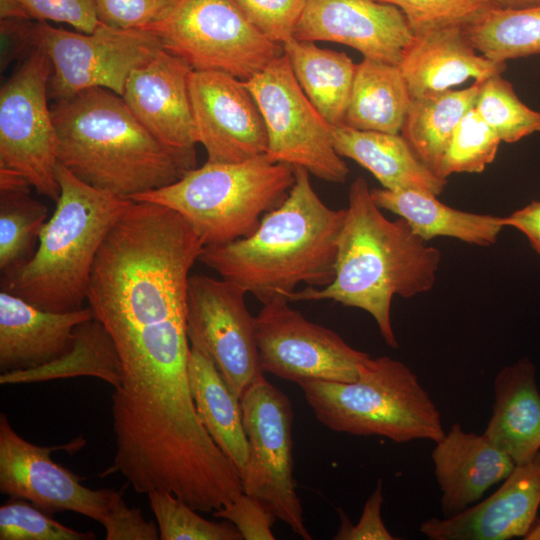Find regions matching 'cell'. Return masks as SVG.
<instances>
[{
    "label": "cell",
    "instance_id": "cell-1",
    "mask_svg": "<svg viewBox=\"0 0 540 540\" xmlns=\"http://www.w3.org/2000/svg\"><path fill=\"white\" fill-rule=\"evenodd\" d=\"M345 209L333 281L325 287L296 290L288 300L329 299L364 310L376 321L385 343L398 348L391 322L393 297L410 298L431 290L441 252L403 218L388 219L363 177L351 183Z\"/></svg>",
    "mask_w": 540,
    "mask_h": 540
},
{
    "label": "cell",
    "instance_id": "cell-2",
    "mask_svg": "<svg viewBox=\"0 0 540 540\" xmlns=\"http://www.w3.org/2000/svg\"><path fill=\"white\" fill-rule=\"evenodd\" d=\"M309 175L305 168H295L288 195L251 235L204 246L199 261L262 304L277 296L288 299L299 284H330L346 209L327 206Z\"/></svg>",
    "mask_w": 540,
    "mask_h": 540
},
{
    "label": "cell",
    "instance_id": "cell-3",
    "mask_svg": "<svg viewBox=\"0 0 540 540\" xmlns=\"http://www.w3.org/2000/svg\"><path fill=\"white\" fill-rule=\"evenodd\" d=\"M51 112L59 163L96 189L132 200L196 168V152L159 141L111 90H83L54 101Z\"/></svg>",
    "mask_w": 540,
    "mask_h": 540
},
{
    "label": "cell",
    "instance_id": "cell-4",
    "mask_svg": "<svg viewBox=\"0 0 540 540\" xmlns=\"http://www.w3.org/2000/svg\"><path fill=\"white\" fill-rule=\"evenodd\" d=\"M60 196L41 230L34 255L1 275L2 291L46 311L83 308L92 267L110 229L132 202L96 189L60 163Z\"/></svg>",
    "mask_w": 540,
    "mask_h": 540
},
{
    "label": "cell",
    "instance_id": "cell-5",
    "mask_svg": "<svg viewBox=\"0 0 540 540\" xmlns=\"http://www.w3.org/2000/svg\"><path fill=\"white\" fill-rule=\"evenodd\" d=\"M299 386L315 418L335 432L377 435L396 443H436L446 433L437 406L416 374L388 356H369L355 381L315 380Z\"/></svg>",
    "mask_w": 540,
    "mask_h": 540
},
{
    "label": "cell",
    "instance_id": "cell-6",
    "mask_svg": "<svg viewBox=\"0 0 540 540\" xmlns=\"http://www.w3.org/2000/svg\"><path fill=\"white\" fill-rule=\"evenodd\" d=\"M295 181V168L266 154L237 163L206 162L166 187L134 197L179 213L204 246L251 235L280 205Z\"/></svg>",
    "mask_w": 540,
    "mask_h": 540
},
{
    "label": "cell",
    "instance_id": "cell-7",
    "mask_svg": "<svg viewBox=\"0 0 540 540\" xmlns=\"http://www.w3.org/2000/svg\"><path fill=\"white\" fill-rule=\"evenodd\" d=\"M145 30L195 71H218L247 81L284 53L262 35L233 0H176Z\"/></svg>",
    "mask_w": 540,
    "mask_h": 540
},
{
    "label": "cell",
    "instance_id": "cell-8",
    "mask_svg": "<svg viewBox=\"0 0 540 540\" xmlns=\"http://www.w3.org/2000/svg\"><path fill=\"white\" fill-rule=\"evenodd\" d=\"M264 119L273 161L333 183H344L349 169L333 145V126L300 87L285 53L244 81Z\"/></svg>",
    "mask_w": 540,
    "mask_h": 540
},
{
    "label": "cell",
    "instance_id": "cell-9",
    "mask_svg": "<svg viewBox=\"0 0 540 540\" xmlns=\"http://www.w3.org/2000/svg\"><path fill=\"white\" fill-rule=\"evenodd\" d=\"M32 42L51 62L48 95L54 101L90 88L122 96L132 70L162 49L159 37L149 30L119 29L101 22L91 33H78L37 21L32 24Z\"/></svg>",
    "mask_w": 540,
    "mask_h": 540
},
{
    "label": "cell",
    "instance_id": "cell-10",
    "mask_svg": "<svg viewBox=\"0 0 540 540\" xmlns=\"http://www.w3.org/2000/svg\"><path fill=\"white\" fill-rule=\"evenodd\" d=\"M48 56L33 48L0 90V169L21 175L39 194L57 202L58 139L48 85Z\"/></svg>",
    "mask_w": 540,
    "mask_h": 540
},
{
    "label": "cell",
    "instance_id": "cell-11",
    "mask_svg": "<svg viewBox=\"0 0 540 540\" xmlns=\"http://www.w3.org/2000/svg\"><path fill=\"white\" fill-rule=\"evenodd\" d=\"M240 400L249 447L241 474L243 492L261 501L298 536L311 540L293 477L290 399L263 377Z\"/></svg>",
    "mask_w": 540,
    "mask_h": 540
},
{
    "label": "cell",
    "instance_id": "cell-12",
    "mask_svg": "<svg viewBox=\"0 0 540 540\" xmlns=\"http://www.w3.org/2000/svg\"><path fill=\"white\" fill-rule=\"evenodd\" d=\"M254 325L263 372L298 385L355 381L360 364L370 356L333 330L306 319L282 296L263 304Z\"/></svg>",
    "mask_w": 540,
    "mask_h": 540
},
{
    "label": "cell",
    "instance_id": "cell-13",
    "mask_svg": "<svg viewBox=\"0 0 540 540\" xmlns=\"http://www.w3.org/2000/svg\"><path fill=\"white\" fill-rule=\"evenodd\" d=\"M246 294L243 288L223 278L192 275L188 280V341L208 355L239 398L264 377Z\"/></svg>",
    "mask_w": 540,
    "mask_h": 540
},
{
    "label": "cell",
    "instance_id": "cell-14",
    "mask_svg": "<svg viewBox=\"0 0 540 540\" xmlns=\"http://www.w3.org/2000/svg\"><path fill=\"white\" fill-rule=\"evenodd\" d=\"M86 441L78 437L58 446H39L21 437L0 415V491L11 498L24 499L53 514L71 511L102 523L119 491L91 489L82 478L54 462L57 450L77 451Z\"/></svg>",
    "mask_w": 540,
    "mask_h": 540
},
{
    "label": "cell",
    "instance_id": "cell-15",
    "mask_svg": "<svg viewBox=\"0 0 540 540\" xmlns=\"http://www.w3.org/2000/svg\"><path fill=\"white\" fill-rule=\"evenodd\" d=\"M189 95L197 140L208 162L237 163L266 154L264 119L243 80L192 70Z\"/></svg>",
    "mask_w": 540,
    "mask_h": 540
},
{
    "label": "cell",
    "instance_id": "cell-16",
    "mask_svg": "<svg viewBox=\"0 0 540 540\" xmlns=\"http://www.w3.org/2000/svg\"><path fill=\"white\" fill-rule=\"evenodd\" d=\"M294 37L352 47L364 58L400 65L415 35L403 12L377 0H307Z\"/></svg>",
    "mask_w": 540,
    "mask_h": 540
},
{
    "label": "cell",
    "instance_id": "cell-17",
    "mask_svg": "<svg viewBox=\"0 0 540 540\" xmlns=\"http://www.w3.org/2000/svg\"><path fill=\"white\" fill-rule=\"evenodd\" d=\"M540 507V452L516 464L501 486L483 501L444 518L423 521L430 540H508L524 537Z\"/></svg>",
    "mask_w": 540,
    "mask_h": 540
},
{
    "label": "cell",
    "instance_id": "cell-18",
    "mask_svg": "<svg viewBox=\"0 0 540 540\" xmlns=\"http://www.w3.org/2000/svg\"><path fill=\"white\" fill-rule=\"evenodd\" d=\"M191 67L163 48L129 74L122 98L139 122L165 145L196 152L192 114Z\"/></svg>",
    "mask_w": 540,
    "mask_h": 540
},
{
    "label": "cell",
    "instance_id": "cell-19",
    "mask_svg": "<svg viewBox=\"0 0 540 540\" xmlns=\"http://www.w3.org/2000/svg\"><path fill=\"white\" fill-rule=\"evenodd\" d=\"M431 459L444 517L478 502L489 488L503 482L516 465L483 433L467 432L459 423H454L435 443Z\"/></svg>",
    "mask_w": 540,
    "mask_h": 540
},
{
    "label": "cell",
    "instance_id": "cell-20",
    "mask_svg": "<svg viewBox=\"0 0 540 540\" xmlns=\"http://www.w3.org/2000/svg\"><path fill=\"white\" fill-rule=\"evenodd\" d=\"M91 308L42 310L0 291V371H24L51 363L71 347L74 328L93 318Z\"/></svg>",
    "mask_w": 540,
    "mask_h": 540
},
{
    "label": "cell",
    "instance_id": "cell-21",
    "mask_svg": "<svg viewBox=\"0 0 540 540\" xmlns=\"http://www.w3.org/2000/svg\"><path fill=\"white\" fill-rule=\"evenodd\" d=\"M399 67L411 97H418L449 90L469 78L482 82L501 75L506 62L477 54L462 26H448L416 35Z\"/></svg>",
    "mask_w": 540,
    "mask_h": 540
},
{
    "label": "cell",
    "instance_id": "cell-22",
    "mask_svg": "<svg viewBox=\"0 0 540 540\" xmlns=\"http://www.w3.org/2000/svg\"><path fill=\"white\" fill-rule=\"evenodd\" d=\"M492 414L485 437L505 452L515 464L540 452V393L536 366L520 358L503 367L493 382Z\"/></svg>",
    "mask_w": 540,
    "mask_h": 540
},
{
    "label": "cell",
    "instance_id": "cell-23",
    "mask_svg": "<svg viewBox=\"0 0 540 540\" xmlns=\"http://www.w3.org/2000/svg\"><path fill=\"white\" fill-rule=\"evenodd\" d=\"M333 145L367 169L389 190L416 189L439 195L447 179L430 170L412 151L399 133L358 130L346 125L333 126Z\"/></svg>",
    "mask_w": 540,
    "mask_h": 540
},
{
    "label": "cell",
    "instance_id": "cell-24",
    "mask_svg": "<svg viewBox=\"0 0 540 540\" xmlns=\"http://www.w3.org/2000/svg\"><path fill=\"white\" fill-rule=\"evenodd\" d=\"M373 201L410 225L425 241L435 237H451L481 247L496 243L505 227L503 217L478 214L452 208L437 195L416 189H371Z\"/></svg>",
    "mask_w": 540,
    "mask_h": 540
},
{
    "label": "cell",
    "instance_id": "cell-25",
    "mask_svg": "<svg viewBox=\"0 0 540 540\" xmlns=\"http://www.w3.org/2000/svg\"><path fill=\"white\" fill-rule=\"evenodd\" d=\"M188 379L201 423L241 476L248 461L249 447L240 398L230 389L208 355L191 345Z\"/></svg>",
    "mask_w": 540,
    "mask_h": 540
},
{
    "label": "cell",
    "instance_id": "cell-26",
    "mask_svg": "<svg viewBox=\"0 0 540 540\" xmlns=\"http://www.w3.org/2000/svg\"><path fill=\"white\" fill-rule=\"evenodd\" d=\"M410 101L411 95L398 65L363 58L356 64L343 125L397 134Z\"/></svg>",
    "mask_w": 540,
    "mask_h": 540
},
{
    "label": "cell",
    "instance_id": "cell-27",
    "mask_svg": "<svg viewBox=\"0 0 540 540\" xmlns=\"http://www.w3.org/2000/svg\"><path fill=\"white\" fill-rule=\"evenodd\" d=\"M282 47L311 103L332 126L343 125L356 64L347 54L320 48L313 41L293 37Z\"/></svg>",
    "mask_w": 540,
    "mask_h": 540
},
{
    "label": "cell",
    "instance_id": "cell-28",
    "mask_svg": "<svg viewBox=\"0 0 540 540\" xmlns=\"http://www.w3.org/2000/svg\"><path fill=\"white\" fill-rule=\"evenodd\" d=\"M478 92L479 82L475 81L465 89L411 97L401 135L420 161L438 176L452 135L474 107Z\"/></svg>",
    "mask_w": 540,
    "mask_h": 540
},
{
    "label": "cell",
    "instance_id": "cell-29",
    "mask_svg": "<svg viewBox=\"0 0 540 540\" xmlns=\"http://www.w3.org/2000/svg\"><path fill=\"white\" fill-rule=\"evenodd\" d=\"M91 376L116 388L121 381V362L116 344L107 328L95 317L79 323L70 349L46 365L1 373L0 384H18Z\"/></svg>",
    "mask_w": 540,
    "mask_h": 540
},
{
    "label": "cell",
    "instance_id": "cell-30",
    "mask_svg": "<svg viewBox=\"0 0 540 540\" xmlns=\"http://www.w3.org/2000/svg\"><path fill=\"white\" fill-rule=\"evenodd\" d=\"M463 31L478 52L494 61L540 54V6L489 8Z\"/></svg>",
    "mask_w": 540,
    "mask_h": 540
},
{
    "label": "cell",
    "instance_id": "cell-31",
    "mask_svg": "<svg viewBox=\"0 0 540 540\" xmlns=\"http://www.w3.org/2000/svg\"><path fill=\"white\" fill-rule=\"evenodd\" d=\"M30 185L0 189V271L6 274L35 253L47 207L30 195Z\"/></svg>",
    "mask_w": 540,
    "mask_h": 540
},
{
    "label": "cell",
    "instance_id": "cell-32",
    "mask_svg": "<svg viewBox=\"0 0 540 540\" xmlns=\"http://www.w3.org/2000/svg\"><path fill=\"white\" fill-rule=\"evenodd\" d=\"M501 75L479 82L474 108L501 141L515 143L540 131V112L526 106Z\"/></svg>",
    "mask_w": 540,
    "mask_h": 540
},
{
    "label": "cell",
    "instance_id": "cell-33",
    "mask_svg": "<svg viewBox=\"0 0 540 540\" xmlns=\"http://www.w3.org/2000/svg\"><path fill=\"white\" fill-rule=\"evenodd\" d=\"M161 540H242L229 521H209L177 496L161 490L147 493Z\"/></svg>",
    "mask_w": 540,
    "mask_h": 540
},
{
    "label": "cell",
    "instance_id": "cell-34",
    "mask_svg": "<svg viewBox=\"0 0 540 540\" xmlns=\"http://www.w3.org/2000/svg\"><path fill=\"white\" fill-rule=\"evenodd\" d=\"M501 140L471 108L460 120L443 157L439 176L453 173H481L496 157Z\"/></svg>",
    "mask_w": 540,
    "mask_h": 540
},
{
    "label": "cell",
    "instance_id": "cell-35",
    "mask_svg": "<svg viewBox=\"0 0 540 540\" xmlns=\"http://www.w3.org/2000/svg\"><path fill=\"white\" fill-rule=\"evenodd\" d=\"M1 540H91L93 532H79L54 520L31 502L11 498L0 507Z\"/></svg>",
    "mask_w": 540,
    "mask_h": 540
},
{
    "label": "cell",
    "instance_id": "cell-36",
    "mask_svg": "<svg viewBox=\"0 0 540 540\" xmlns=\"http://www.w3.org/2000/svg\"><path fill=\"white\" fill-rule=\"evenodd\" d=\"M398 7L414 35L448 26H466L489 8L488 0H377Z\"/></svg>",
    "mask_w": 540,
    "mask_h": 540
},
{
    "label": "cell",
    "instance_id": "cell-37",
    "mask_svg": "<svg viewBox=\"0 0 540 540\" xmlns=\"http://www.w3.org/2000/svg\"><path fill=\"white\" fill-rule=\"evenodd\" d=\"M246 19L267 39L283 45L294 37L307 0H233Z\"/></svg>",
    "mask_w": 540,
    "mask_h": 540
},
{
    "label": "cell",
    "instance_id": "cell-38",
    "mask_svg": "<svg viewBox=\"0 0 540 540\" xmlns=\"http://www.w3.org/2000/svg\"><path fill=\"white\" fill-rule=\"evenodd\" d=\"M176 0H95L101 23L119 29H146L162 19Z\"/></svg>",
    "mask_w": 540,
    "mask_h": 540
},
{
    "label": "cell",
    "instance_id": "cell-39",
    "mask_svg": "<svg viewBox=\"0 0 540 540\" xmlns=\"http://www.w3.org/2000/svg\"><path fill=\"white\" fill-rule=\"evenodd\" d=\"M216 519L231 522L245 540H274L275 516L258 499L242 492L223 507L212 512Z\"/></svg>",
    "mask_w": 540,
    "mask_h": 540
},
{
    "label": "cell",
    "instance_id": "cell-40",
    "mask_svg": "<svg viewBox=\"0 0 540 540\" xmlns=\"http://www.w3.org/2000/svg\"><path fill=\"white\" fill-rule=\"evenodd\" d=\"M29 17L71 25L84 33L93 32L100 21L95 0H16Z\"/></svg>",
    "mask_w": 540,
    "mask_h": 540
},
{
    "label": "cell",
    "instance_id": "cell-41",
    "mask_svg": "<svg viewBox=\"0 0 540 540\" xmlns=\"http://www.w3.org/2000/svg\"><path fill=\"white\" fill-rule=\"evenodd\" d=\"M105 528L106 540H157L158 526L147 521L140 509L130 508L122 497V491L114 498L101 523Z\"/></svg>",
    "mask_w": 540,
    "mask_h": 540
},
{
    "label": "cell",
    "instance_id": "cell-42",
    "mask_svg": "<svg viewBox=\"0 0 540 540\" xmlns=\"http://www.w3.org/2000/svg\"><path fill=\"white\" fill-rule=\"evenodd\" d=\"M384 501L382 481L365 502L362 515L356 525H353L341 511V525L335 540H393L395 539L386 528L381 516Z\"/></svg>",
    "mask_w": 540,
    "mask_h": 540
},
{
    "label": "cell",
    "instance_id": "cell-43",
    "mask_svg": "<svg viewBox=\"0 0 540 540\" xmlns=\"http://www.w3.org/2000/svg\"><path fill=\"white\" fill-rule=\"evenodd\" d=\"M32 24L25 18L1 19L2 68L18 56L32 42Z\"/></svg>",
    "mask_w": 540,
    "mask_h": 540
},
{
    "label": "cell",
    "instance_id": "cell-44",
    "mask_svg": "<svg viewBox=\"0 0 540 540\" xmlns=\"http://www.w3.org/2000/svg\"><path fill=\"white\" fill-rule=\"evenodd\" d=\"M504 225L523 233L531 247L540 255V201H532L526 206L503 217Z\"/></svg>",
    "mask_w": 540,
    "mask_h": 540
},
{
    "label": "cell",
    "instance_id": "cell-45",
    "mask_svg": "<svg viewBox=\"0 0 540 540\" xmlns=\"http://www.w3.org/2000/svg\"><path fill=\"white\" fill-rule=\"evenodd\" d=\"M30 18L16 0H1V19Z\"/></svg>",
    "mask_w": 540,
    "mask_h": 540
},
{
    "label": "cell",
    "instance_id": "cell-46",
    "mask_svg": "<svg viewBox=\"0 0 540 540\" xmlns=\"http://www.w3.org/2000/svg\"><path fill=\"white\" fill-rule=\"evenodd\" d=\"M493 8L519 9L540 6V0H488Z\"/></svg>",
    "mask_w": 540,
    "mask_h": 540
},
{
    "label": "cell",
    "instance_id": "cell-47",
    "mask_svg": "<svg viewBox=\"0 0 540 540\" xmlns=\"http://www.w3.org/2000/svg\"><path fill=\"white\" fill-rule=\"evenodd\" d=\"M524 540H540V519L537 518Z\"/></svg>",
    "mask_w": 540,
    "mask_h": 540
}]
</instances>
